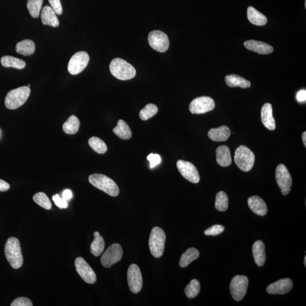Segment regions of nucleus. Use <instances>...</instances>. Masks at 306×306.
Here are the masks:
<instances>
[{"instance_id":"39","label":"nucleus","mask_w":306,"mask_h":306,"mask_svg":"<svg viewBox=\"0 0 306 306\" xmlns=\"http://www.w3.org/2000/svg\"><path fill=\"white\" fill-rule=\"evenodd\" d=\"M11 306H32L33 305L30 299L26 297H19L14 300Z\"/></svg>"},{"instance_id":"17","label":"nucleus","mask_w":306,"mask_h":306,"mask_svg":"<svg viewBox=\"0 0 306 306\" xmlns=\"http://www.w3.org/2000/svg\"><path fill=\"white\" fill-rule=\"evenodd\" d=\"M261 122L266 128L270 130L276 128V122L273 116L272 106L270 103L264 104L261 111Z\"/></svg>"},{"instance_id":"29","label":"nucleus","mask_w":306,"mask_h":306,"mask_svg":"<svg viewBox=\"0 0 306 306\" xmlns=\"http://www.w3.org/2000/svg\"><path fill=\"white\" fill-rule=\"evenodd\" d=\"M94 240L91 244V252L95 256H99L101 255L103 250H104L105 243L104 239L100 235L99 232H96L94 233Z\"/></svg>"},{"instance_id":"33","label":"nucleus","mask_w":306,"mask_h":306,"mask_svg":"<svg viewBox=\"0 0 306 306\" xmlns=\"http://www.w3.org/2000/svg\"><path fill=\"white\" fill-rule=\"evenodd\" d=\"M200 284L199 281L197 279L192 280L185 288V294L188 298L193 299L198 296L200 293Z\"/></svg>"},{"instance_id":"5","label":"nucleus","mask_w":306,"mask_h":306,"mask_svg":"<svg viewBox=\"0 0 306 306\" xmlns=\"http://www.w3.org/2000/svg\"><path fill=\"white\" fill-rule=\"evenodd\" d=\"M166 236L163 230L159 227H155L151 232L149 240L151 253L156 258L163 255Z\"/></svg>"},{"instance_id":"23","label":"nucleus","mask_w":306,"mask_h":306,"mask_svg":"<svg viewBox=\"0 0 306 306\" xmlns=\"http://www.w3.org/2000/svg\"><path fill=\"white\" fill-rule=\"evenodd\" d=\"M252 253L254 259L257 266L262 267L266 261V252H265V245L263 242L259 240L253 244Z\"/></svg>"},{"instance_id":"31","label":"nucleus","mask_w":306,"mask_h":306,"mask_svg":"<svg viewBox=\"0 0 306 306\" xmlns=\"http://www.w3.org/2000/svg\"><path fill=\"white\" fill-rule=\"evenodd\" d=\"M80 120L74 115H72L64 124L63 129L65 133L74 135L78 131L80 128Z\"/></svg>"},{"instance_id":"28","label":"nucleus","mask_w":306,"mask_h":306,"mask_svg":"<svg viewBox=\"0 0 306 306\" xmlns=\"http://www.w3.org/2000/svg\"><path fill=\"white\" fill-rule=\"evenodd\" d=\"M200 256L198 251L195 248L188 249L180 257V266L181 268H185L190 265L192 261L198 259Z\"/></svg>"},{"instance_id":"21","label":"nucleus","mask_w":306,"mask_h":306,"mask_svg":"<svg viewBox=\"0 0 306 306\" xmlns=\"http://www.w3.org/2000/svg\"><path fill=\"white\" fill-rule=\"evenodd\" d=\"M216 160L220 166L223 167L229 166L232 164V160L229 147L219 146L216 149Z\"/></svg>"},{"instance_id":"2","label":"nucleus","mask_w":306,"mask_h":306,"mask_svg":"<svg viewBox=\"0 0 306 306\" xmlns=\"http://www.w3.org/2000/svg\"><path fill=\"white\" fill-rule=\"evenodd\" d=\"M111 74L120 80H129L135 77L136 71L131 64L120 58H114L109 65Z\"/></svg>"},{"instance_id":"14","label":"nucleus","mask_w":306,"mask_h":306,"mask_svg":"<svg viewBox=\"0 0 306 306\" xmlns=\"http://www.w3.org/2000/svg\"><path fill=\"white\" fill-rule=\"evenodd\" d=\"M75 266L77 273L86 283L93 284L97 281L94 271L83 258L77 257L75 260Z\"/></svg>"},{"instance_id":"8","label":"nucleus","mask_w":306,"mask_h":306,"mask_svg":"<svg viewBox=\"0 0 306 306\" xmlns=\"http://www.w3.org/2000/svg\"><path fill=\"white\" fill-rule=\"evenodd\" d=\"M89 54L84 51L78 52L69 61L68 70L72 75H77L83 71L89 62Z\"/></svg>"},{"instance_id":"1","label":"nucleus","mask_w":306,"mask_h":306,"mask_svg":"<svg viewBox=\"0 0 306 306\" xmlns=\"http://www.w3.org/2000/svg\"><path fill=\"white\" fill-rule=\"evenodd\" d=\"M5 255L10 266L14 269H18L22 266L23 257L18 239L11 237L7 240L5 246Z\"/></svg>"},{"instance_id":"18","label":"nucleus","mask_w":306,"mask_h":306,"mask_svg":"<svg viewBox=\"0 0 306 306\" xmlns=\"http://www.w3.org/2000/svg\"><path fill=\"white\" fill-rule=\"evenodd\" d=\"M244 46L250 51L259 54H267L272 53L273 48L266 43L254 40L246 41Z\"/></svg>"},{"instance_id":"38","label":"nucleus","mask_w":306,"mask_h":306,"mask_svg":"<svg viewBox=\"0 0 306 306\" xmlns=\"http://www.w3.org/2000/svg\"><path fill=\"white\" fill-rule=\"evenodd\" d=\"M225 227L222 225H216L206 230L204 234L207 236H216L221 234L224 231Z\"/></svg>"},{"instance_id":"43","label":"nucleus","mask_w":306,"mask_h":306,"mask_svg":"<svg viewBox=\"0 0 306 306\" xmlns=\"http://www.w3.org/2000/svg\"><path fill=\"white\" fill-rule=\"evenodd\" d=\"M297 99L298 102H305L306 100V91L302 90L299 91L297 94Z\"/></svg>"},{"instance_id":"20","label":"nucleus","mask_w":306,"mask_h":306,"mask_svg":"<svg viewBox=\"0 0 306 306\" xmlns=\"http://www.w3.org/2000/svg\"><path fill=\"white\" fill-rule=\"evenodd\" d=\"M41 19L44 25H49L54 27L59 25V20L58 19L56 13L49 6L44 7L41 13Z\"/></svg>"},{"instance_id":"26","label":"nucleus","mask_w":306,"mask_h":306,"mask_svg":"<svg viewBox=\"0 0 306 306\" xmlns=\"http://www.w3.org/2000/svg\"><path fill=\"white\" fill-rule=\"evenodd\" d=\"M16 50L17 53L23 56H30L35 53L36 44L32 40H23L17 43Z\"/></svg>"},{"instance_id":"32","label":"nucleus","mask_w":306,"mask_h":306,"mask_svg":"<svg viewBox=\"0 0 306 306\" xmlns=\"http://www.w3.org/2000/svg\"><path fill=\"white\" fill-rule=\"evenodd\" d=\"M229 198L225 192L220 191L216 195L215 207L219 212H225L228 209Z\"/></svg>"},{"instance_id":"9","label":"nucleus","mask_w":306,"mask_h":306,"mask_svg":"<svg viewBox=\"0 0 306 306\" xmlns=\"http://www.w3.org/2000/svg\"><path fill=\"white\" fill-rule=\"evenodd\" d=\"M276 180L278 187L283 195H287L291 191L292 179L289 171L283 164H280L276 168Z\"/></svg>"},{"instance_id":"27","label":"nucleus","mask_w":306,"mask_h":306,"mask_svg":"<svg viewBox=\"0 0 306 306\" xmlns=\"http://www.w3.org/2000/svg\"><path fill=\"white\" fill-rule=\"evenodd\" d=\"M113 132L117 136L122 140H129L131 138L132 131L129 126L123 120H119Z\"/></svg>"},{"instance_id":"25","label":"nucleus","mask_w":306,"mask_h":306,"mask_svg":"<svg viewBox=\"0 0 306 306\" xmlns=\"http://www.w3.org/2000/svg\"><path fill=\"white\" fill-rule=\"evenodd\" d=\"M225 82L227 85L231 88L240 87L246 89L251 87V82L249 81L236 74L227 75Z\"/></svg>"},{"instance_id":"34","label":"nucleus","mask_w":306,"mask_h":306,"mask_svg":"<svg viewBox=\"0 0 306 306\" xmlns=\"http://www.w3.org/2000/svg\"><path fill=\"white\" fill-rule=\"evenodd\" d=\"M89 145L95 152L105 154L108 151V147L103 140L97 137H92L89 140Z\"/></svg>"},{"instance_id":"37","label":"nucleus","mask_w":306,"mask_h":306,"mask_svg":"<svg viewBox=\"0 0 306 306\" xmlns=\"http://www.w3.org/2000/svg\"><path fill=\"white\" fill-rule=\"evenodd\" d=\"M33 200L41 207L47 210L52 208L51 202L47 196L43 192H39L34 196Z\"/></svg>"},{"instance_id":"6","label":"nucleus","mask_w":306,"mask_h":306,"mask_svg":"<svg viewBox=\"0 0 306 306\" xmlns=\"http://www.w3.org/2000/svg\"><path fill=\"white\" fill-rule=\"evenodd\" d=\"M255 160V154L247 146L240 145L236 149L234 161L240 170L245 172L250 171L253 166Z\"/></svg>"},{"instance_id":"30","label":"nucleus","mask_w":306,"mask_h":306,"mask_svg":"<svg viewBox=\"0 0 306 306\" xmlns=\"http://www.w3.org/2000/svg\"><path fill=\"white\" fill-rule=\"evenodd\" d=\"M1 63L3 67L14 68L17 70H22L26 67L25 61L11 56H3L1 59Z\"/></svg>"},{"instance_id":"15","label":"nucleus","mask_w":306,"mask_h":306,"mask_svg":"<svg viewBox=\"0 0 306 306\" xmlns=\"http://www.w3.org/2000/svg\"><path fill=\"white\" fill-rule=\"evenodd\" d=\"M177 167L182 176L191 183L197 184L200 181L198 171L193 164L183 160H179Z\"/></svg>"},{"instance_id":"41","label":"nucleus","mask_w":306,"mask_h":306,"mask_svg":"<svg viewBox=\"0 0 306 306\" xmlns=\"http://www.w3.org/2000/svg\"><path fill=\"white\" fill-rule=\"evenodd\" d=\"M147 159L150 162V168H153L161 162V158L160 155L157 154H149Z\"/></svg>"},{"instance_id":"35","label":"nucleus","mask_w":306,"mask_h":306,"mask_svg":"<svg viewBox=\"0 0 306 306\" xmlns=\"http://www.w3.org/2000/svg\"><path fill=\"white\" fill-rule=\"evenodd\" d=\"M43 0H28L27 8L28 9L30 15L34 18H37L39 16Z\"/></svg>"},{"instance_id":"44","label":"nucleus","mask_w":306,"mask_h":306,"mask_svg":"<svg viewBox=\"0 0 306 306\" xmlns=\"http://www.w3.org/2000/svg\"><path fill=\"white\" fill-rule=\"evenodd\" d=\"M62 195H63V197H62V198H63L64 200L67 201L71 200V199L72 198V196H73V194H72V192L70 190H64L63 192V194H62Z\"/></svg>"},{"instance_id":"40","label":"nucleus","mask_w":306,"mask_h":306,"mask_svg":"<svg viewBox=\"0 0 306 306\" xmlns=\"http://www.w3.org/2000/svg\"><path fill=\"white\" fill-rule=\"evenodd\" d=\"M53 200L55 205L60 209H66L68 207V201L64 200L58 194L53 196Z\"/></svg>"},{"instance_id":"19","label":"nucleus","mask_w":306,"mask_h":306,"mask_svg":"<svg viewBox=\"0 0 306 306\" xmlns=\"http://www.w3.org/2000/svg\"><path fill=\"white\" fill-rule=\"evenodd\" d=\"M248 205L255 214L259 216H266L268 213V207L266 202L258 196H253L248 200Z\"/></svg>"},{"instance_id":"22","label":"nucleus","mask_w":306,"mask_h":306,"mask_svg":"<svg viewBox=\"0 0 306 306\" xmlns=\"http://www.w3.org/2000/svg\"><path fill=\"white\" fill-rule=\"evenodd\" d=\"M231 131L228 126H222L218 128H212L208 132V137L214 142H225L229 138Z\"/></svg>"},{"instance_id":"36","label":"nucleus","mask_w":306,"mask_h":306,"mask_svg":"<svg viewBox=\"0 0 306 306\" xmlns=\"http://www.w3.org/2000/svg\"><path fill=\"white\" fill-rule=\"evenodd\" d=\"M158 111V109L156 105L149 103L145 108L141 110L139 115L140 118L143 120H147L152 118L155 115H156Z\"/></svg>"},{"instance_id":"12","label":"nucleus","mask_w":306,"mask_h":306,"mask_svg":"<svg viewBox=\"0 0 306 306\" xmlns=\"http://www.w3.org/2000/svg\"><path fill=\"white\" fill-rule=\"evenodd\" d=\"M127 278L130 291L137 294L142 290L143 281L140 268L137 265H130L127 272Z\"/></svg>"},{"instance_id":"46","label":"nucleus","mask_w":306,"mask_h":306,"mask_svg":"<svg viewBox=\"0 0 306 306\" xmlns=\"http://www.w3.org/2000/svg\"><path fill=\"white\" fill-rule=\"evenodd\" d=\"M302 140H303V143L305 146H306V132H304L303 134H302Z\"/></svg>"},{"instance_id":"47","label":"nucleus","mask_w":306,"mask_h":306,"mask_svg":"<svg viewBox=\"0 0 306 306\" xmlns=\"http://www.w3.org/2000/svg\"><path fill=\"white\" fill-rule=\"evenodd\" d=\"M304 265H305V266L306 267V256L304 259Z\"/></svg>"},{"instance_id":"11","label":"nucleus","mask_w":306,"mask_h":306,"mask_svg":"<svg viewBox=\"0 0 306 306\" xmlns=\"http://www.w3.org/2000/svg\"><path fill=\"white\" fill-rule=\"evenodd\" d=\"M123 249L119 244L114 243L110 246L101 257V263L105 268L111 267L122 259Z\"/></svg>"},{"instance_id":"24","label":"nucleus","mask_w":306,"mask_h":306,"mask_svg":"<svg viewBox=\"0 0 306 306\" xmlns=\"http://www.w3.org/2000/svg\"><path fill=\"white\" fill-rule=\"evenodd\" d=\"M247 17L249 21L256 26H264L268 21L267 17L252 6L249 7L247 9Z\"/></svg>"},{"instance_id":"3","label":"nucleus","mask_w":306,"mask_h":306,"mask_svg":"<svg viewBox=\"0 0 306 306\" xmlns=\"http://www.w3.org/2000/svg\"><path fill=\"white\" fill-rule=\"evenodd\" d=\"M89 180L93 186L104 191L111 197H116L119 194V188L115 182L105 175H91L89 178Z\"/></svg>"},{"instance_id":"45","label":"nucleus","mask_w":306,"mask_h":306,"mask_svg":"<svg viewBox=\"0 0 306 306\" xmlns=\"http://www.w3.org/2000/svg\"><path fill=\"white\" fill-rule=\"evenodd\" d=\"M10 185L6 181L0 180V191L5 192L9 190Z\"/></svg>"},{"instance_id":"10","label":"nucleus","mask_w":306,"mask_h":306,"mask_svg":"<svg viewBox=\"0 0 306 306\" xmlns=\"http://www.w3.org/2000/svg\"><path fill=\"white\" fill-rule=\"evenodd\" d=\"M149 45L160 53H164L169 48V39L166 34L160 30L150 32L148 36Z\"/></svg>"},{"instance_id":"4","label":"nucleus","mask_w":306,"mask_h":306,"mask_svg":"<svg viewBox=\"0 0 306 306\" xmlns=\"http://www.w3.org/2000/svg\"><path fill=\"white\" fill-rule=\"evenodd\" d=\"M30 89L22 87L9 91L5 99V105L10 109H15L24 105L30 95Z\"/></svg>"},{"instance_id":"16","label":"nucleus","mask_w":306,"mask_h":306,"mask_svg":"<svg viewBox=\"0 0 306 306\" xmlns=\"http://www.w3.org/2000/svg\"><path fill=\"white\" fill-rule=\"evenodd\" d=\"M293 287V282L290 278H284L271 284L267 288L270 294H285L290 292Z\"/></svg>"},{"instance_id":"48","label":"nucleus","mask_w":306,"mask_h":306,"mask_svg":"<svg viewBox=\"0 0 306 306\" xmlns=\"http://www.w3.org/2000/svg\"><path fill=\"white\" fill-rule=\"evenodd\" d=\"M28 87H30V85H28Z\"/></svg>"},{"instance_id":"7","label":"nucleus","mask_w":306,"mask_h":306,"mask_svg":"<svg viewBox=\"0 0 306 306\" xmlns=\"http://www.w3.org/2000/svg\"><path fill=\"white\" fill-rule=\"evenodd\" d=\"M249 286V279L245 276H236L230 283V293L236 301H242L247 293Z\"/></svg>"},{"instance_id":"42","label":"nucleus","mask_w":306,"mask_h":306,"mask_svg":"<svg viewBox=\"0 0 306 306\" xmlns=\"http://www.w3.org/2000/svg\"><path fill=\"white\" fill-rule=\"evenodd\" d=\"M52 9L54 10L57 15H61L63 13V8H62L60 0H49Z\"/></svg>"},{"instance_id":"13","label":"nucleus","mask_w":306,"mask_h":306,"mask_svg":"<svg viewBox=\"0 0 306 306\" xmlns=\"http://www.w3.org/2000/svg\"><path fill=\"white\" fill-rule=\"evenodd\" d=\"M215 108V102L209 97H198L192 101L190 105V110L194 114H202L212 111Z\"/></svg>"}]
</instances>
